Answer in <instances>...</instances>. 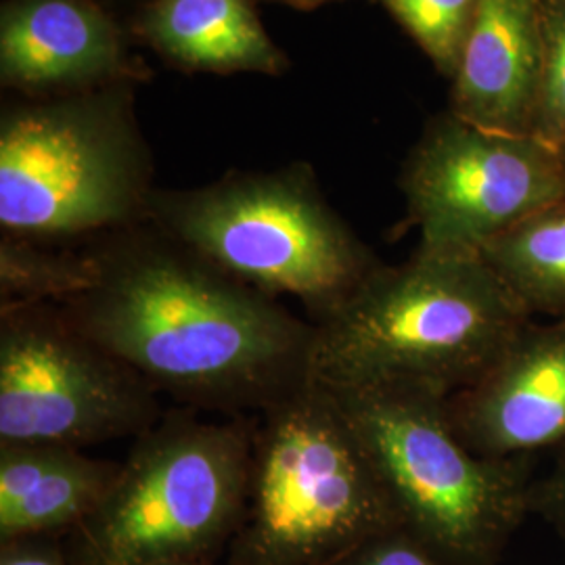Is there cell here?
Masks as SVG:
<instances>
[{"mask_svg": "<svg viewBox=\"0 0 565 565\" xmlns=\"http://www.w3.org/2000/svg\"><path fill=\"white\" fill-rule=\"evenodd\" d=\"M149 223L228 277L296 298L315 327L384 264L324 200L308 163L156 189Z\"/></svg>", "mask_w": 565, "mask_h": 565, "instance_id": "4", "label": "cell"}, {"mask_svg": "<svg viewBox=\"0 0 565 565\" xmlns=\"http://www.w3.org/2000/svg\"><path fill=\"white\" fill-rule=\"evenodd\" d=\"M0 565H76L63 536H23L0 543Z\"/></svg>", "mask_w": 565, "mask_h": 565, "instance_id": "21", "label": "cell"}, {"mask_svg": "<svg viewBox=\"0 0 565 565\" xmlns=\"http://www.w3.org/2000/svg\"><path fill=\"white\" fill-rule=\"evenodd\" d=\"M543 81L532 137L565 147V0H541Z\"/></svg>", "mask_w": 565, "mask_h": 565, "instance_id": "18", "label": "cell"}, {"mask_svg": "<svg viewBox=\"0 0 565 565\" xmlns=\"http://www.w3.org/2000/svg\"><path fill=\"white\" fill-rule=\"evenodd\" d=\"M153 166L126 88L23 105L0 121L2 233L102 237L149 221Z\"/></svg>", "mask_w": 565, "mask_h": 565, "instance_id": "7", "label": "cell"}, {"mask_svg": "<svg viewBox=\"0 0 565 565\" xmlns=\"http://www.w3.org/2000/svg\"><path fill=\"white\" fill-rule=\"evenodd\" d=\"M120 465L60 445H0V543L67 536L102 505Z\"/></svg>", "mask_w": 565, "mask_h": 565, "instance_id": "13", "label": "cell"}, {"mask_svg": "<svg viewBox=\"0 0 565 565\" xmlns=\"http://www.w3.org/2000/svg\"><path fill=\"white\" fill-rule=\"evenodd\" d=\"M445 74L455 78L478 0H380Z\"/></svg>", "mask_w": 565, "mask_h": 565, "instance_id": "17", "label": "cell"}, {"mask_svg": "<svg viewBox=\"0 0 565 565\" xmlns=\"http://www.w3.org/2000/svg\"><path fill=\"white\" fill-rule=\"evenodd\" d=\"M162 565H218L212 562H181V564H162Z\"/></svg>", "mask_w": 565, "mask_h": 565, "instance_id": "23", "label": "cell"}, {"mask_svg": "<svg viewBox=\"0 0 565 565\" xmlns=\"http://www.w3.org/2000/svg\"><path fill=\"white\" fill-rule=\"evenodd\" d=\"M562 156H564V160H565V147H564V149H562Z\"/></svg>", "mask_w": 565, "mask_h": 565, "instance_id": "24", "label": "cell"}, {"mask_svg": "<svg viewBox=\"0 0 565 565\" xmlns=\"http://www.w3.org/2000/svg\"><path fill=\"white\" fill-rule=\"evenodd\" d=\"M120 28L97 0H7L0 78L23 90L86 88L126 76Z\"/></svg>", "mask_w": 565, "mask_h": 565, "instance_id": "12", "label": "cell"}, {"mask_svg": "<svg viewBox=\"0 0 565 565\" xmlns=\"http://www.w3.org/2000/svg\"><path fill=\"white\" fill-rule=\"evenodd\" d=\"M541 81V0H478L450 81V114L488 130L532 135Z\"/></svg>", "mask_w": 565, "mask_h": 565, "instance_id": "11", "label": "cell"}, {"mask_svg": "<svg viewBox=\"0 0 565 565\" xmlns=\"http://www.w3.org/2000/svg\"><path fill=\"white\" fill-rule=\"evenodd\" d=\"M88 247L95 279L61 310L184 408L252 417L315 377V324L149 221Z\"/></svg>", "mask_w": 565, "mask_h": 565, "instance_id": "1", "label": "cell"}, {"mask_svg": "<svg viewBox=\"0 0 565 565\" xmlns=\"http://www.w3.org/2000/svg\"><path fill=\"white\" fill-rule=\"evenodd\" d=\"M163 413L160 392L57 303L0 308V445L135 440Z\"/></svg>", "mask_w": 565, "mask_h": 565, "instance_id": "8", "label": "cell"}, {"mask_svg": "<svg viewBox=\"0 0 565 565\" xmlns=\"http://www.w3.org/2000/svg\"><path fill=\"white\" fill-rule=\"evenodd\" d=\"M478 254L530 317L565 319V203L511 226Z\"/></svg>", "mask_w": 565, "mask_h": 565, "instance_id": "15", "label": "cell"}, {"mask_svg": "<svg viewBox=\"0 0 565 565\" xmlns=\"http://www.w3.org/2000/svg\"><path fill=\"white\" fill-rule=\"evenodd\" d=\"M408 221L429 254H478L536 212L565 203L559 149L446 114L431 121L401 174Z\"/></svg>", "mask_w": 565, "mask_h": 565, "instance_id": "9", "label": "cell"}, {"mask_svg": "<svg viewBox=\"0 0 565 565\" xmlns=\"http://www.w3.org/2000/svg\"><path fill=\"white\" fill-rule=\"evenodd\" d=\"M49 242L2 233L0 308L70 302L90 287L95 263L90 247L53 249Z\"/></svg>", "mask_w": 565, "mask_h": 565, "instance_id": "16", "label": "cell"}, {"mask_svg": "<svg viewBox=\"0 0 565 565\" xmlns=\"http://www.w3.org/2000/svg\"><path fill=\"white\" fill-rule=\"evenodd\" d=\"M279 2L296 4V7H315V4H321V2H327V0H279Z\"/></svg>", "mask_w": 565, "mask_h": 565, "instance_id": "22", "label": "cell"}, {"mask_svg": "<svg viewBox=\"0 0 565 565\" xmlns=\"http://www.w3.org/2000/svg\"><path fill=\"white\" fill-rule=\"evenodd\" d=\"M530 513L543 518L565 545V445L557 448L551 473L532 484Z\"/></svg>", "mask_w": 565, "mask_h": 565, "instance_id": "20", "label": "cell"}, {"mask_svg": "<svg viewBox=\"0 0 565 565\" xmlns=\"http://www.w3.org/2000/svg\"><path fill=\"white\" fill-rule=\"evenodd\" d=\"M401 524L331 387L310 380L254 415L239 527L224 565H333Z\"/></svg>", "mask_w": 565, "mask_h": 565, "instance_id": "3", "label": "cell"}, {"mask_svg": "<svg viewBox=\"0 0 565 565\" xmlns=\"http://www.w3.org/2000/svg\"><path fill=\"white\" fill-rule=\"evenodd\" d=\"M446 415L473 452L530 457L565 445V319L527 321L499 361L446 398Z\"/></svg>", "mask_w": 565, "mask_h": 565, "instance_id": "10", "label": "cell"}, {"mask_svg": "<svg viewBox=\"0 0 565 565\" xmlns=\"http://www.w3.org/2000/svg\"><path fill=\"white\" fill-rule=\"evenodd\" d=\"M532 317L480 254L415 249L382 264L317 327L312 375L331 387H419L450 398L476 384Z\"/></svg>", "mask_w": 565, "mask_h": 565, "instance_id": "2", "label": "cell"}, {"mask_svg": "<svg viewBox=\"0 0 565 565\" xmlns=\"http://www.w3.org/2000/svg\"><path fill=\"white\" fill-rule=\"evenodd\" d=\"M252 438L254 415L166 411L135 438L102 505L63 536L74 564H216L242 520Z\"/></svg>", "mask_w": 565, "mask_h": 565, "instance_id": "5", "label": "cell"}, {"mask_svg": "<svg viewBox=\"0 0 565 565\" xmlns=\"http://www.w3.org/2000/svg\"><path fill=\"white\" fill-rule=\"evenodd\" d=\"M137 32L162 57L191 72L277 76L289 67L249 0H149Z\"/></svg>", "mask_w": 565, "mask_h": 565, "instance_id": "14", "label": "cell"}, {"mask_svg": "<svg viewBox=\"0 0 565 565\" xmlns=\"http://www.w3.org/2000/svg\"><path fill=\"white\" fill-rule=\"evenodd\" d=\"M331 392L401 524L446 565L501 564L530 513V457L473 452L448 422L445 396L427 390L382 385Z\"/></svg>", "mask_w": 565, "mask_h": 565, "instance_id": "6", "label": "cell"}, {"mask_svg": "<svg viewBox=\"0 0 565 565\" xmlns=\"http://www.w3.org/2000/svg\"><path fill=\"white\" fill-rule=\"evenodd\" d=\"M333 565H446L404 525L380 532Z\"/></svg>", "mask_w": 565, "mask_h": 565, "instance_id": "19", "label": "cell"}]
</instances>
